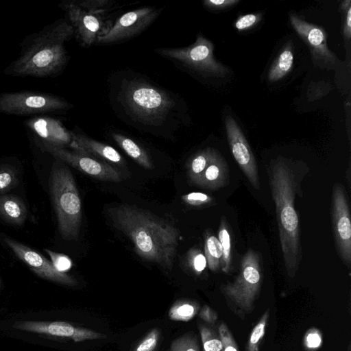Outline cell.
Returning a JSON list of instances; mask_svg holds the SVG:
<instances>
[{
  "label": "cell",
  "instance_id": "obj_1",
  "mask_svg": "<svg viewBox=\"0 0 351 351\" xmlns=\"http://www.w3.org/2000/svg\"><path fill=\"white\" fill-rule=\"evenodd\" d=\"M108 213L114 226L132 242L138 256L172 269L180 238L177 227L133 205L120 204L110 208Z\"/></svg>",
  "mask_w": 351,
  "mask_h": 351
},
{
  "label": "cell",
  "instance_id": "obj_2",
  "mask_svg": "<svg viewBox=\"0 0 351 351\" xmlns=\"http://www.w3.org/2000/svg\"><path fill=\"white\" fill-rule=\"evenodd\" d=\"M74 34L72 25L60 19L25 36L19 56L3 70L12 77H53L65 68L69 58L64 43Z\"/></svg>",
  "mask_w": 351,
  "mask_h": 351
},
{
  "label": "cell",
  "instance_id": "obj_3",
  "mask_svg": "<svg viewBox=\"0 0 351 351\" xmlns=\"http://www.w3.org/2000/svg\"><path fill=\"white\" fill-rule=\"evenodd\" d=\"M268 176L284 263L289 276L293 278L302 258L299 219L295 208L299 180L295 170L282 158L271 162Z\"/></svg>",
  "mask_w": 351,
  "mask_h": 351
},
{
  "label": "cell",
  "instance_id": "obj_4",
  "mask_svg": "<svg viewBox=\"0 0 351 351\" xmlns=\"http://www.w3.org/2000/svg\"><path fill=\"white\" fill-rule=\"evenodd\" d=\"M49 186L59 232L64 240H76L82 223V204L76 183L69 169L60 162L54 163Z\"/></svg>",
  "mask_w": 351,
  "mask_h": 351
},
{
  "label": "cell",
  "instance_id": "obj_5",
  "mask_svg": "<svg viewBox=\"0 0 351 351\" xmlns=\"http://www.w3.org/2000/svg\"><path fill=\"white\" fill-rule=\"evenodd\" d=\"M119 98L130 114L148 125H161L176 106L168 94L141 80L125 82Z\"/></svg>",
  "mask_w": 351,
  "mask_h": 351
},
{
  "label": "cell",
  "instance_id": "obj_6",
  "mask_svg": "<svg viewBox=\"0 0 351 351\" xmlns=\"http://www.w3.org/2000/svg\"><path fill=\"white\" fill-rule=\"evenodd\" d=\"M263 280L260 256L250 249L240 261L239 274L232 282L221 287L228 306L241 319L253 311Z\"/></svg>",
  "mask_w": 351,
  "mask_h": 351
},
{
  "label": "cell",
  "instance_id": "obj_7",
  "mask_svg": "<svg viewBox=\"0 0 351 351\" xmlns=\"http://www.w3.org/2000/svg\"><path fill=\"white\" fill-rule=\"evenodd\" d=\"M73 105L59 96L32 90L0 93V112L16 116H31L66 110Z\"/></svg>",
  "mask_w": 351,
  "mask_h": 351
},
{
  "label": "cell",
  "instance_id": "obj_8",
  "mask_svg": "<svg viewBox=\"0 0 351 351\" xmlns=\"http://www.w3.org/2000/svg\"><path fill=\"white\" fill-rule=\"evenodd\" d=\"M213 51V44L200 34L188 47L156 49L161 56L176 60L202 75L223 77L229 70L214 58Z\"/></svg>",
  "mask_w": 351,
  "mask_h": 351
},
{
  "label": "cell",
  "instance_id": "obj_9",
  "mask_svg": "<svg viewBox=\"0 0 351 351\" xmlns=\"http://www.w3.org/2000/svg\"><path fill=\"white\" fill-rule=\"evenodd\" d=\"M36 143L45 152L93 178L119 182L121 172L108 163L88 154L71 152L64 147L50 145L36 138Z\"/></svg>",
  "mask_w": 351,
  "mask_h": 351
},
{
  "label": "cell",
  "instance_id": "obj_10",
  "mask_svg": "<svg viewBox=\"0 0 351 351\" xmlns=\"http://www.w3.org/2000/svg\"><path fill=\"white\" fill-rule=\"evenodd\" d=\"M59 7L66 12L74 34L84 47L97 43L99 38L106 34L113 25L106 16L91 14L73 1H62Z\"/></svg>",
  "mask_w": 351,
  "mask_h": 351
},
{
  "label": "cell",
  "instance_id": "obj_11",
  "mask_svg": "<svg viewBox=\"0 0 351 351\" xmlns=\"http://www.w3.org/2000/svg\"><path fill=\"white\" fill-rule=\"evenodd\" d=\"M332 220L335 240L341 259L348 267L351 263V221L346 193L339 183L333 186Z\"/></svg>",
  "mask_w": 351,
  "mask_h": 351
},
{
  "label": "cell",
  "instance_id": "obj_12",
  "mask_svg": "<svg viewBox=\"0 0 351 351\" xmlns=\"http://www.w3.org/2000/svg\"><path fill=\"white\" fill-rule=\"evenodd\" d=\"M289 19L293 28L308 47L314 64L321 68H333L339 60L328 47L324 29L305 21L295 14H291Z\"/></svg>",
  "mask_w": 351,
  "mask_h": 351
},
{
  "label": "cell",
  "instance_id": "obj_13",
  "mask_svg": "<svg viewBox=\"0 0 351 351\" xmlns=\"http://www.w3.org/2000/svg\"><path fill=\"white\" fill-rule=\"evenodd\" d=\"M160 10L145 7L125 13L116 20L106 34L99 38L97 43L108 45L138 35L152 23Z\"/></svg>",
  "mask_w": 351,
  "mask_h": 351
},
{
  "label": "cell",
  "instance_id": "obj_14",
  "mask_svg": "<svg viewBox=\"0 0 351 351\" xmlns=\"http://www.w3.org/2000/svg\"><path fill=\"white\" fill-rule=\"evenodd\" d=\"M225 127L234 160L252 186L259 189L260 181L255 158L241 129L230 115L226 117Z\"/></svg>",
  "mask_w": 351,
  "mask_h": 351
},
{
  "label": "cell",
  "instance_id": "obj_15",
  "mask_svg": "<svg viewBox=\"0 0 351 351\" xmlns=\"http://www.w3.org/2000/svg\"><path fill=\"white\" fill-rule=\"evenodd\" d=\"M3 240L14 254L39 276L65 285H76L75 278L58 271L50 261L34 250L8 237Z\"/></svg>",
  "mask_w": 351,
  "mask_h": 351
},
{
  "label": "cell",
  "instance_id": "obj_16",
  "mask_svg": "<svg viewBox=\"0 0 351 351\" xmlns=\"http://www.w3.org/2000/svg\"><path fill=\"white\" fill-rule=\"evenodd\" d=\"M13 327L28 332L69 338L75 342L106 339L107 337L104 334L88 328L76 327L64 322L23 321L16 322Z\"/></svg>",
  "mask_w": 351,
  "mask_h": 351
},
{
  "label": "cell",
  "instance_id": "obj_17",
  "mask_svg": "<svg viewBox=\"0 0 351 351\" xmlns=\"http://www.w3.org/2000/svg\"><path fill=\"white\" fill-rule=\"evenodd\" d=\"M24 125L36 138L52 145H70L71 133L58 119L47 116H36L25 121Z\"/></svg>",
  "mask_w": 351,
  "mask_h": 351
},
{
  "label": "cell",
  "instance_id": "obj_18",
  "mask_svg": "<svg viewBox=\"0 0 351 351\" xmlns=\"http://www.w3.org/2000/svg\"><path fill=\"white\" fill-rule=\"evenodd\" d=\"M71 133L72 141L69 147L73 151L91 156H97L120 166L125 165L124 158L114 147L84 135L73 132H71Z\"/></svg>",
  "mask_w": 351,
  "mask_h": 351
},
{
  "label": "cell",
  "instance_id": "obj_19",
  "mask_svg": "<svg viewBox=\"0 0 351 351\" xmlns=\"http://www.w3.org/2000/svg\"><path fill=\"white\" fill-rule=\"evenodd\" d=\"M229 182V170L224 158L218 152L206 167L196 186L217 190Z\"/></svg>",
  "mask_w": 351,
  "mask_h": 351
},
{
  "label": "cell",
  "instance_id": "obj_20",
  "mask_svg": "<svg viewBox=\"0 0 351 351\" xmlns=\"http://www.w3.org/2000/svg\"><path fill=\"white\" fill-rule=\"evenodd\" d=\"M0 216L9 223L22 225L27 217L25 205L22 199L16 196L1 195Z\"/></svg>",
  "mask_w": 351,
  "mask_h": 351
},
{
  "label": "cell",
  "instance_id": "obj_21",
  "mask_svg": "<svg viewBox=\"0 0 351 351\" xmlns=\"http://www.w3.org/2000/svg\"><path fill=\"white\" fill-rule=\"evenodd\" d=\"M112 137L117 145L140 166L146 169H154V165L147 152L132 139L119 133Z\"/></svg>",
  "mask_w": 351,
  "mask_h": 351
},
{
  "label": "cell",
  "instance_id": "obj_22",
  "mask_svg": "<svg viewBox=\"0 0 351 351\" xmlns=\"http://www.w3.org/2000/svg\"><path fill=\"white\" fill-rule=\"evenodd\" d=\"M217 153L215 149L206 147L191 156L186 162L187 175L191 183L195 185Z\"/></svg>",
  "mask_w": 351,
  "mask_h": 351
},
{
  "label": "cell",
  "instance_id": "obj_23",
  "mask_svg": "<svg viewBox=\"0 0 351 351\" xmlns=\"http://www.w3.org/2000/svg\"><path fill=\"white\" fill-rule=\"evenodd\" d=\"M293 51L292 42L289 41L271 64L267 74L271 82H277L286 76L292 69Z\"/></svg>",
  "mask_w": 351,
  "mask_h": 351
},
{
  "label": "cell",
  "instance_id": "obj_24",
  "mask_svg": "<svg viewBox=\"0 0 351 351\" xmlns=\"http://www.w3.org/2000/svg\"><path fill=\"white\" fill-rule=\"evenodd\" d=\"M204 253L208 268L213 272L219 271L221 269L222 248L218 238L210 232L205 234Z\"/></svg>",
  "mask_w": 351,
  "mask_h": 351
},
{
  "label": "cell",
  "instance_id": "obj_25",
  "mask_svg": "<svg viewBox=\"0 0 351 351\" xmlns=\"http://www.w3.org/2000/svg\"><path fill=\"white\" fill-rule=\"evenodd\" d=\"M218 239L222 248L221 269L223 272L228 274L232 267L231 237L228 226L224 217L221 218L218 230Z\"/></svg>",
  "mask_w": 351,
  "mask_h": 351
},
{
  "label": "cell",
  "instance_id": "obj_26",
  "mask_svg": "<svg viewBox=\"0 0 351 351\" xmlns=\"http://www.w3.org/2000/svg\"><path fill=\"white\" fill-rule=\"evenodd\" d=\"M199 309V304L190 300L176 302L169 311V317L171 320L188 322L192 319Z\"/></svg>",
  "mask_w": 351,
  "mask_h": 351
},
{
  "label": "cell",
  "instance_id": "obj_27",
  "mask_svg": "<svg viewBox=\"0 0 351 351\" xmlns=\"http://www.w3.org/2000/svg\"><path fill=\"white\" fill-rule=\"evenodd\" d=\"M267 308L253 328L246 344L245 351H258L259 345L264 337L270 314Z\"/></svg>",
  "mask_w": 351,
  "mask_h": 351
},
{
  "label": "cell",
  "instance_id": "obj_28",
  "mask_svg": "<svg viewBox=\"0 0 351 351\" xmlns=\"http://www.w3.org/2000/svg\"><path fill=\"white\" fill-rule=\"evenodd\" d=\"M199 332L203 351H223L222 342L219 332L204 325L199 326Z\"/></svg>",
  "mask_w": 351,
  "mask_h": 351
},
{
  "label": "cell",
  "instance_id": "obj_29",
  "mask_svg": "<svg viewBox=\"0 0 351 351\" xmlns=\"http://www.w3.org/2000/svg\"><path fill=\"white\" fill-rule=\"evenodd\" d=\"M73 2L91 14L103 16H105V14L113 9L114 6V1L109 0H85L73 1Z\"/></svg>",
  "mask_w": 351,
  "mask_h": 351
},
{
  "label": "cell",
  "instance_id": "obj_30",
  "mask_svg": "<svg viewBox=\"0 0 351 351\" xmlns=\"http://www.w3.org/2000/svg\"><path fill=\"white\" fill-rule=\"evenodd\" d=\"M171 351H200L196 336L188 332L174 339L170 346Z\"/></svg>",
  "mask_w": 351,
  "mask_h": 351
},
{
  "label": "cell",
  "instance_id": "obj_31",
  "mask_svg": "<svg viewBox=\"0 0 351 351\" xmlns=\"http://www.w3.org/2000/svg\"><path fill=\"white\" fill-rule=\"evenodd\" d=\"M186 262L192 271L197 275L207 266L205 255L199 249H191L186 256Z\"/></svg>",
  "mask_w": 351,
  "mask_h": 351
},
{
  "label": "cell",
  "instance_id": "obj_32",
  "mask_svg": "<svg viewBox=\"0 0 351 351\" xmlns=\"http://www.w3.org/2000/svg\"><path fill=\"white\" fill-rule=\"evenodd\" d=\"M45 251L49 255L51 260V262L58 271L66 273V271L71 268L72 261L68 256L48 249H45Z\"/></svg>",
  "mask_w": 351,
  "mask_h": 351
},
{
  "label": "cell",
  "instance_id": "obj_33",
  "mask_svg": "<svg viewBox=\"0 0 351 351\" xmlns=\"http://www.w3.org/2000/svg\"><path fill=\"white\" fill-rule=\"evenodd\" d=\"M218 332L222 342L223 351H239L238 346L226 323L222 322Z\"/></svg>",
  "mask_w": 351,
  "mask_h": 351
},
{
  "label": "cell",
  "instance_id": "obj_34",
  "mask_svg": "<svg viewBox=\"0 0 351 351\" xmlns=\"http://www.w3.org/2000/svg\"><path fill=\"white\" fill-rule=\"evenodd\" d=\"M159 338V330L154 328L136 346L134 351H154L158 345Z\"/></svg>",
  "mask_w": 351,
  "mask_h": 351
},
{
  "label": "cell",
  "instance_id": "obj_35",
  "mask_svg": "<svg viewBox=\"0 0 351 351\" xmlns=\"http://www.w3.org/2000/svg\"><path fill=\"white\" fill-rule=\"evenodd\" d=\"M184 203L192 206H201L213 202V198L208 195L200 192H192L182 196Z\"/></svg>",
  "mask_w": 351,
  "mask_h": 351
},
{
  "label": "cell",
  "instance_id": "obj_36",
  "mask_svg": "<svg viewBox=\"0 0 351 351\" xmlns=\"http://www.w3.org/2000/svg\"><path fill=\"white\" fill-rule=\"evenodd\" d=\"M261 14H248L240 16L234 22V27L239 31L247 30L259 23Z\"/></svg>",
  "mask_w": 351,
  "mask_h": 351
},
{
  "label": "cell",
  "instance_id": "obj_37",
  "mask_svg": "<svg viewBox=\"0 0 351 351\" xmlns=\"http://www.w3.org/2000/svg\"><path fill=\"white\" fill-rule=\"evenodd\" d=\"M322 342V336L319 330L311 328L306 333L304 339V346L308 350H316L320 347Z\"/></svg>",
  "mask_w": 351,
  "mask_h": 351
},
{
  "label": "cell",
  "instance_id": "obj_38",
  "mask_svg": "<svg viewBox=\"0 0 351 351\" xmlns=\"http://www.w3.org/2000/svg\"><path fill=\"white\" fill-rule=\"evenodd\" d=\"M341 10L344 12V21L343 24V34L346 40L351 38V1H343L341 4Z\"/></svg>",
  "mask_w": 351,
  "mask_h": 351
},
{
  "label": "cell",
  "instance_id": "obj_39",
  "mask_svg": "<svg viewBox=\"0 0 351 351\" xmlns=\"http://www.w3.org/2000/svg\"><path fill=\"white\" fill-rule=\"evenodd\" d=\"M16 184V177L10 169L0 171V191L8 190Z\"/></svg>",
  "mask_w": 351,
  "mask_h": 351
},
{
  "label": "cell",
  "instance_id": "obj_40",
  "mask_svg": "<svg viewBox=\"0 0 351 351\" xmlns=\"http://www.w3.org/2000/svg\"><path fill=\"white\" fill-rule=\"evenodd\" d=\"M239 0H205L204 5L212 10H221L234 5Z\"/></svg>",
  "mask_w": 351,
  "mask_h": 351
},
{
  "label": "cell",
  "instance_id": "obj_41",
  "mask_svg": "<svg viewBox=\"0 0 351 351\" xmlns=\"http://www.w3.org/2000/svg\"><path fill=\"white\" fill-rule=\"evenodd\" d=\"M199 317L210 324H215L218 318L217 313L208 305L202 307L199 312Z\"/></svg>",
  "mask_w": 351,
  "mask_h": 351
},
{
  "label": "cell",
  "instance_id": "obj_42",
  "mask_svg": "<svg viewBox=\"0 0 351 351\" xmlns=\"http://www.w3.org/2000/svg\"><path fill=\"white\" fill-rule=\"evenodd\" d=\"M0 285H1V279H0Z\"/></svg>",
  "mask_w": 351,
  "mask_h": 351
}]
</instances>
